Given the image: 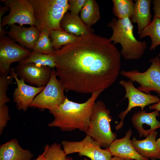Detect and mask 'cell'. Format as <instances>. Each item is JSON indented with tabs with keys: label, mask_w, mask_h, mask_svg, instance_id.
I'll return each mask as SVG.
<instances>
[{
	"label": "cell",
	"mask_w": 160,
	"mask_h": 160,
	"mask_svg": "<svg viewBox=\"0 0 160 160\" xmlns=\"http://www.w3.org/2000/svg\"><path fill=\"white\" fill-rule=\"evenodd\" d=\"M56 75L65 91L91 94L109 88L121 66L120 52L109 39L92 33L78 36L53 54Z\"/></svg>",
	"instance_id": "1"
},
{
	"label": "cell",
	"mask_w": 160,
	"mask_h": 160,
	"mask_svg": "<svg viewBox=\"0 0 160 160\" xmlns=\"http://www.w3.org/2000/svg\"><path fill=\"white\" fill-rule=\"evenodd\" d=\"M103 90L91 94L85 102L79 103L69 100L67 97L57 109L49 111L54 117L48 124L51 127H57L63 131H72L78 129L86 132L92 113L93 105Z\"/></svg>",
	"instance_id": "2"
},
{
	"label": "cell",
	"mask_w": 160,
	"mask_h": 160,
	"mask_svg": "<svg viewBox=\"0 0 160 160\" xmlns=\"http://www.w3.org/2000/svg\"><path fill=\"white\" fill-rule=\"evenodd\" d=\"M108 25L113 31L110 40L114 44L119 43L121 45L120 53L125 59H138L141 57L147 44L145 41H138L135 38L134 27L129 18L117 19L114 17Z\"/></svg>",
	"instance_id": "3"
},
{
	"label": "cell",
	"mask_w": 160,
	"mask_h": 160,
	"mask_svg": "<svg viewBox=\"0 0 160 160\" xmlns=\"http://www.w3.org/2000/svg\"><path fill=\"white\" fill-rule=\"evenodd\" d=\"M33 9L36 25L41 32L46 30L65 31L60 23L68 10V0H30Z\"/></svg>",
	"instance_id": "4"
},
{
	"label": "cell",
	"mask_w": 160,
	"mask_h": 160,
	"mask_svg": "<svg viewBox=\"0 0 160 160\" xmlns=\"http://www.w3.org/2000/svg\"><path fill=\"white\" fill-rule=\"evenodd\" d=\"M112 119L110 111L104 102L96 101L86 133L105 149L109 147L117 137L116 134L111 129L110 123Z\"/></svg>",
	"instance_id": "5"
},
{
	"label": "cell",
	"mask_w": 160,
	"mask_h": 160,
	"mask_svg": "<svg viewBox=\"0 0 160 160\" xmlns=\"http://www.w3.org/2000/svg\"><path fill=\"white\" fill-rule=\"evenodd\" d=\"M9 9V14L3 17L0 22V37L7 32L4 29L5 26H10L18 24L23 26L29 25L36 26L33 9L30 0H1Z\"/></svg>",
	"instance_id": "6"
},
{
	"label": "cell",
	"mask_w": 160,
	"mask_h": 160,
	"mask_svg": "<svg viewBox=\"0 0 160 160\" xmlns=\"http://www.w3.org/2000/svg\"><path fill=\"white\" fill-rule=\"evenodd\" d=\"M65 90L64 86L57 78L55 70L53 69L49 82L35 97L29 107L41 111L45 109L49 111L54 110L63 103L66 98L64 93Z\"/></svg>",
	"instance_id": "7"
},
{
	"label": "cell",
	"mask_w": 160,
	"mask_h": 160,
	"mask_svg": "<svg viewBox=\"0 0 160 160\" xmlns=\"http://www.w3.org/2000/svg\"><path fill=\"white\" fill-rule=\"evenodd\" d=\"M151 64L145 72H140L134 69L126 71L122 70L120 73L133 82H136L140 85L137 89L148 94L151 91L156 92L160 97V60L155 56L150 59Z\"/></svg>",
	"instance_id": "8"
},
{
	"label": "cell",
	"mask_w": 160,
	"mask_h": 160,
	"mask_svg": "<svg viewBox=\"0 0 160 160\" xmlns=\"http://www.w3.org/2000/svg\"><path fill=\"white\" fill-rule=\"evenodd\" d=\"M66 155L78 153L79 155L87 156L91 160H110L113 155L109 148L103 149L100 145L90 136L86 135L81 140L62 142Z\"/></svg>",
	"instance_id": "9"
},
{
	"label": "cell",
	"mask_w": 160,
	"mask_h": 160,
	"mask_svg": "<svg viewBox=\"0 0 160 160\" xmlns=\"http://www.w3.org/2000/svg\"><path fill=\"white\" fill-rule=\"evenodd\" d=\"M32 51L15 43L9 36L0 38V74L1 76L10 73L11 65L19 63L28 58Z\"/></svg>",
	"instance_id": "10"
},
{
	"label": "cell",
	"mask_w": 160,
	"mask_h": 160,
	"mask_svg": "<svg viewBox=\"0 0 160 160\" xmlns=\"http://www.w3.org/2000/svg\"><path fill=\"white\" fill-rule=\"evenodd\" d=\"M123 87L125 90V94L124 99L127 98L128 105L126 109L121 112L118 117L121 119L119 124L115 127L117 130L123 126V120L126 115L134 108L140 107L142 111L146 106L153 103H157L160 101V98L157 96L143 92L136 88L133 82L129 80L127 81L121 80L119 82Z\"/></svg>",
	"instance_id": "11"
},
{
	"label": "cell",
	"mask_w": 160,
	"mask_h": 160,
	"mask_svg": "<svg viewBox=\"0 0 160 160\" xmlns=\"http://www.w3.org/2000/svg\"><path fill=\"white\" fill-rule=\"evenodd\" d=\"M15 69L20 79L38 87L46 86L50 79L53 70L48 66L33 63H19Z\"/></svg>",
	"instance_id": "12"
},
{
	"label": "cell",
	"mask_w": 160,
	"mask_h": 160,
	"mask_svg": "<svg viewBox=\"0 0 160 160\" xmlns=\"http://www.w3.org/2000/svg\"><path fill=\"white\" fill-rule=\"evenodd\" d=\"M10 73L17 85L13 93V102L17 110L25 111L35 97L45 87H35L26 84L24 80L18 78L15 68L11 67Z\"/></svg>",
	"instance_id": "13"
},
{
	"label": "cell",
	"mask_w": 160,
	"mask_h": 160,
	"mask_svg": "<svg viewBox=\"0 0 160 160\" xmlns=\"http://www.w3.org/2000/svg\"><path fill=\"white\" fill-rule=\"evenodd\" d=\"M159 112L155 110L147 113L142 111L134 114L132 122L140 137H147L156 129L160 128V122L156 118L159 116Z\"/></svg>",
	"instance_id": "14"
},
{
	"label": "cell",
	"mask_w": 160,
	"mask_h": 160,
	"mask_svg": "<svg viewBox=\"0 0 160 160\" xmlns=\"http://www.w3.org/2000/svg\"><path fill=\"white\" fill-rule=\"evenodd\" d=\"M9 27L7 36L20 45L32 50L40 36V32L38 29L34 26L26 28L15 24Z\"/></svg>",
	"instance_id": "15"
},
{
	"label": "cell",
	"mask_w": 160,
	"mask_h": 160,
	"mask_svg": "<svg viewBox=\"0 0 160 160\" xmlns=\"http://www.w3.org/2000/svg\"><path fill=\"white\" fill-rule=\"evenodd\" d=\"M132 133V129H129L123 138L116 139L113 142L109 148L113 156L124 159L148 160L139 155L135 149L130 140Z\"/></svg>",
	"instance_id": "16"
},
{
	"label": "cell",
	"mask_w": 160,
	"mask_h": 160,
	"mask_svg": "<svg viewBox=\"0 0 160 160\" xmlns=\"http://www.w3.org/2000/svg\"><path fill=\"white\" fill-rule=\"evenodd\" d=\"M157 133L155 131L144 139L138 140L134 137L131 140L132 144L137 152L148 160L160 159V150L156 140Z\"/></svg>",
	"instance_id": "17"
},
{
	"label": "cell",
	"mask_w": 160,
	"mask_h": 160,
	"mask_svg": "<svg viewBox=\"0 0 160 160\" xmlns=\"http://www.w3.org/2000/svg\"><path fill=\"white\" fill-rule=\"evenodd\" d=\"M33 155L23 148L16 139L1 145L0 160H31Z\"/></svg>",
	"instance_id": "18"
},
{
	"label": "cell",
	"mask_w": 160,
	"mask_h": 160,
	"mask_svg": "<svg viewBox=\"0 0 160 160\" xmlns=\"http://www.w3.org/2000/svg\"><path fill=\"white\" fill-rule=\"evenodd\" d=\"M61 27L66 32L76 36L94 33V30L81 20L79 15L67 11L60 23Z\"/></svg>",
	"instance_id": "19"
},
{
	"label": "cell",
	"mask_w": 160,
	"mask_h": 160,
	"mask_svg": "<svg viewBox=\"0 0 160 160\" xmlns=\"http://www.w3.org/2000/svg\"><path fill=\"white\" fill-rule=\"evenodd\" d=\"M132 16L130 18L131 22L136 23L137 25L138 34L151 22L152 15L150 7L151 0H136Z\"/></svg>",
	"instance_id": "20"
},
{
	"label": "cell",
	"mask_w": 160,
	"mask_h": 160,
	"mask_svg": "<svg viewBox=\"0 0 160 160\" xmlns=\"http://www.w3.org/2000/svg\"><path fill=\"white\" fill-rule=\"evenodd\" d=\"M80 12L81 19L90 27L100 18L99 6L95 0H86Z\"/></svg>",
	"instance_id": "21"
},
{
	"label": "cell",
	"mask_w": 160,
	"mask_h": 160,
	"mask_svg": "<svg viewBox=\"0 0 160 160\" xmlns=\"http://www.w3.org/2000/svg\"><path fill=\"white\" fill-rule=\"evenodd\" d=\"M139 35L140 39L149 36L151 41L150 51L155 49L158 46L160 45V19H153Z\"/></svg>",
	"instance_id": "22"
},
{
	"label": "cell",
	"mask_w": 160,
	"mask_h": 160,
	"mask_svg": "<svg viewBox=\"0 0 160 160\" xmlns=\"http://www.w3.org/2000/svg\"><path fill=\"white\" fill-rule=\"evenodd\" d=\"M113 12L118 19L132 17L135 3L132 0H113Z\"/></svg>",
	"instance_id": "23"
},
{
	"label": "cell",
	"mask_w": 160,
	"mask_h": 160,
	"mask_svg": "<svg viewBox=\"0 0 160 160\" xmlns=\"http://www.w3.org/2000/svg\"><path fill=\"white\" fill-rule=\"evenodd\" d=\"M49 34L53 47L55 51L60 49L62 46H65L72 43L78 37L65 31L58 30L51 31Z\"/></svg>",
	"instance_id": "24"
},
{
	"label": "cell",
	"mask_w": 160,
	"mask_h": 160,
	"mask_svg": "<svg viewBox=\"0 0 160 160\" xmlns=\"http://www.w3.org/2000/svg\"><path fill=\"white\" fill-rule=\"evenodd\" d=\"M33 63L48 66L53 69L56 66L55 58L53 54H43L32 50L30 55L28 58L19 63Z\"/></svg>",
	"instance_id": "25"
},
{
	"label": "cell",
	"mask_w": 160,
	"mask_h": 160,
	"mask_svg": "<svg viewBox=\"0 0 160 160\" xmlns=\"http://www.w3.org/2000/svg\"><path fill=\"white\" fill-rule=\"evenodd\" d=\"M50 32L46 30L40 32L39 37L32 51L47 55L53 54L56 51L49 38Z\"/></svg>",
	"instance_id": "26"
},
{
	"label": "cell",
	"mask_w": 160,
	"mask_h": 160,
	"mask_svg": "<svg viewBox=\"0 0 160 160\" xmlns=\"http://www.w3.org/2000/svg\"><path fill=\"white\" fill-rule=\"evenodd\" d=\"M61 145L54 143L50 145H45L46 153L44 160H74L66 155L61 148Z\"/></svg>",
	"instance_id": "27"
},
{
	"label": "cell",
	"mask_w": 160,
	"mask_h": 160,
	"mask_svg": "<svg viewBox=\"0 0 160 160\" xmlns=\"http://www.w3.org/2000/svg\"><path fill=\"white\" fill-rule=\"evenodd\" d=\"M12 79L10 76L0 75V106L10 101L7 92L9 86L13 83Z\"/></svg>",
	"instance_id": "28"
},
{
	"label": "cell",
	"mask_w": 160,
	"mask_h": 160,
	"mask_svg": "<svg viewBox=\"0 0 160 160\" xmlns=\"http://www.w3.org/2000/svg\"><path fill=\"white\" fill-rule=\"evenodd\" d=\"M10 119L9 115V108L6 105L0 106V134L3 133L8 121Z\"/></svg>",
	"instance_id": "29"
},
{
	"label": "cell",
	"mask_w": 160,
	"mask_h": 160,
	"mask_svg": "<svg viewBox=\"0 0 160 160\" xmlns=\"http://www.w3.org/2000/svg\"><path fill=\"white\" fill-rule=\"evenodd\" d=\"M86 0H68V10L71 13L79 15Z\"/></svg>",
	"instance_id": "30"
},
{
	"label": "cell",
	"mask_w": 160,
	"mask_h": 160,
	"mask_svg": "<svg viewBox=\"0 0 160 160\" xmlns=\"http://www.w3.org/2000/svg\"><path fill=\"white\" fill-rule=\"evenodd\" d=\"M152 2L153 5V10L154 13L153 19H160V0H153Z\"/></svg>",
	"instance_id": "31"
},
{
	"label": "cell",
	"mask_w": 160,
	"mask_h": 160,
	"mask_svg": "<svg viewBox=\"0 0 160 160\" xmlns=\"http://www.w3.org/2000/svg\"><path fill=\"white\" fill-rule=\"evenodd\" d=\"M9 11V9L6 6H1L0 7V22L1 20L2 16L7 11Z\"/></svg>",
	"instance_id": "32"
},
{
	"label": "cell",
	"mask_w": 160,
	"mask_h": 160,
	"mask_svg": "<svg viewBox=\"0 0 160 160\" xmlns=\"http://www.w3.org/2000/svg\"><path fill=\"white\" fill-rule=\"evenodd\" d=\"M149 108L151 110H155L159 111H160V101L158 103L152 105H149Z\"/></svg>",
	"instance_id": "33"
},
{
	"label": "cell",
	"mask_w": 160,
	"mask_h": 160,
	"mask_svg": "<svg viewBox=\"0 0 160 160\" xmlns=\"http://www.w3.org/2000/svg\"><path fill=\"white\" fill-rule=\"evenodd\" d=\"M46 153V149L44 148V151L41 154L39 155L35 160H44V155Z\"/></svg>",
	"instance_id": "34"
},
{
	"label": "cell",
	"mask_w": 160,
	"mask_h": 160,
	"mask_svg": "<svg viewBox=\"0 0 160 160\" xmlns=\"http://www.w3.org/2000/svg\"><path fill=\"white\" fill-rule=\"evenodd\" d=\"M124 159L119 156H114L111 158L110 160H124Z\"/></svg>",
	"instance_id": "35"
},
{
	"label": "cell",
	"mask_w": 160,
	"mask_h": 160,
	"mask_svg": "<svg viewBox=\"0 0 160 160\" xmlns=\"http://www.w3.org/2000/svg\"><path fill=\"white\" fill-rule=\"evenodd\" d=\"M156 143L157 146L160 150V137L157 139Z\"/></svg>",
	"instance_id": "36"
},
{
	"label": "cell",
	"mask_w": 160,
	"mask_h": 160,
	"mask_svg": "<svg viewBox=\"0 0 160 160\" xmlns=\"http://www.w3.org/2000/svg\"><path fill=\"white\" fill-rule=\"evenodd\" d=\"M81 160H89L87 158L85 157L83 159H82Z\"/></svg>",
	"instance_id": "37"
},
{
	"label": "cell",
	"mask_w": 160,
	"mask_h": 160,
	"mask_svg": "<svg viewBox=\"0 0 160 160\" xmlns=\"http://www.w3.org/2000/svg\"><path fill=\"white\" fill-rule=\"evenodd\" d=\"M124 160H134V159H124Z\"/></svg>",
	"instance_id": "38"
},
{
	"label": "cell",
	"mask_w": 160,
	"mask_h": 160,
	"mask_svg": "<svg viewBox=\"0 0 160 160\" xmlns=\"http://www.w3.org/2000/svg\"><path fill=\"white\" fill-rule=\"evenodd\" d=\"M158 56L160 60V53L159 54Z\"/></svg>",
	"instance_id": "39"
}]
</instances>
